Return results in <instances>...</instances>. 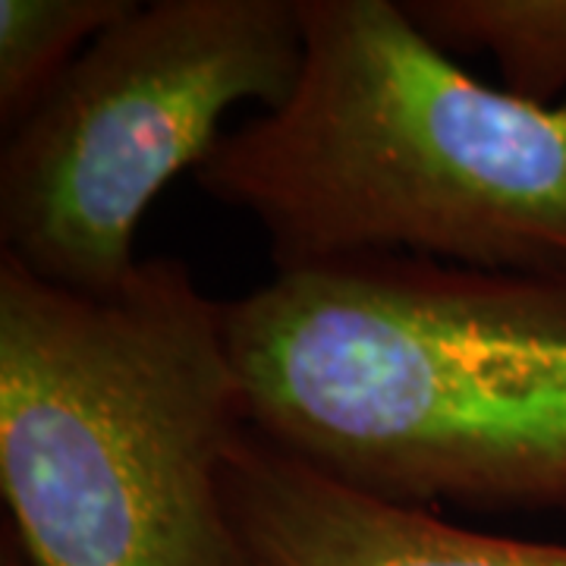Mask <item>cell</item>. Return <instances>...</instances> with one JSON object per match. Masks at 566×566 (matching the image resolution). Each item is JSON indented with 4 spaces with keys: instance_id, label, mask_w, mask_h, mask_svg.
<instances>
[{
    "instance_id": "cell-4",
    "label": "cell",
    "mask_w": 566,
    "mask_h": 566,
    "mask_svg": "<svg viewBox=\"0 0 566 566\" xmlns=\"http://www.w3.org/2000/svg\"><path fill=\"white\" fill-rule=\"evenodd\" d=\"M305 57L300 0L136 3L0 151V255L80 296L139 271V223L240 104L277 111Z\"/></svg>"
},
{
    "instance_id": "cell-6",
    "label": "cell",
    "mask_w": 566,
    "mask_h": 566,
    "mask_svg": "<svg viewBox=\"0 0 566 566\" xmlns=\"http://www.w3.org/2000/svg\"><path fill=\"white\" fill-rule=\"evenodd\" d=\"M438 48L491 54L506 92L535 104L566 98V0H403Z\"/></svg>"
},
{
    "instance_id": "cell-8",
    "label": "cell",
    "mask_w": 566,
    "mask_h": 566,
    "mask_svg": "<svg viewBox=\"0 0 566 566\" xmlns=\"http://www.w3.org/2000/svg\"><path fill=\"white\" fill-rule=\"evenodd\" d=\"M0 566H29L20 542L13 535V528L7 526V523L0 526Z\"/></svg>"
},
{
    "instance_id": "cell-7",
    "label": "cell",
    "mask_w": 566,
    "mask_h": 566,
    "mask_svg": "<svg viewBox=\"0 0 566 566\" xmlns=\"http://www.w3.org/2000/svg\"><path fill=\"white\" fill-rule=\"evenodd\" d=\"M136 0H0V126L10 136L57 88L85 48Z\"/></svg>"
},
{
    "instance_id": "cell-3",
    "label": "cell",
    "mask_w": 566,
    "mask_h": 566,
    "mask_svg": "<svg viewBox=\"0 0 566 566\" xmlns=\"http://www.w3.org/2000/svg\"><path fill=\"white\" fill-rule=\"evenodd\" d=\"M249 428L227 303L189 264L80 296L0 255V488L29 566H252L223 491Z\"/></svg>"
},
{
    "instance_id": "cell-1",
    "label": "cell",
    "mask_w": 566,
    "mask_h": 566,
    "mask_svg": "<svg viewBox=\"0 0 566 566\" xmlns=\"http://www.w3.org/2000/svg\"><path fill=\"white\" fill-rule=\"evenodd\" d=\"M252 428L400 504L566 513V281L365 255L227 303Z\"/></svg>"
},
{
    "instance_id": "cell-2",
    "label": "cell",
    "mask_w": 566,
    "mask_h": 566,
    "mask_svg": "<svg viewBox=\"0 0 566 566\" xmlns=\"http://www.w3.org/2000/svg\"><path fill=\"white\" fill-rule=\"evenodd\" d=\"M305 57L277 111L196 170L262 227L274 271L409 255L566 281V98L488 85L403 0H300Z\"/></svg>"
},
{
    "instance_id": "cell-5",
    "label": "cell",
    "mask_w": 566,
    "mask_h": 566,
    "mask_svg": "<svg viewBox=\"0 0 566 566\" xmlns=\"http://www.w3.org/2000/svg\"><path fill=\"white\" fill-rule=\"evenodd\" d=\"M223 491L252 566H566V542L457 526L349 485L249 428Z\"/></svg>"
}]
</instances>
